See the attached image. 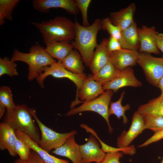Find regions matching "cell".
Masks as SVG:
<instances>
[{
    "instance_id": "obj_3",
    "label": "cell",
    "mask_w": 163,
    "mask_h": 163,
    "mask_svg": "<svg viewBox=\"0 0 163 163\" xmlns=\"http://www.w3.org/2000/svg\"><path fill=\"white\" fill-rule=\"evenodd\" d=\"M11 59L14 62L21 61L28 65L27 78L29 81L37 79L45 68L57 62L46 52L45 48L39 44L32 46L28 53L15 49Z\"/></svg>"
},
{
    "instance_id": "obj_21",
    "label": "cell",
    "mask_w": 163,
    "mask_h": 163,
    "mask_svg": "<svg viewBox=\"0 0 163 163\" xmlns=\"http://www.w3.org/2000/svg\"><path fill=\"white\" fill-rule=\"evenodd\" d=\"M73 47L70 42L61 41L46 45L45 50L52 58L61 62L73 49Z\"/></svg>"
},
{
    "instance_id": "obj_39",
    "label": "cell",
    "mask_w": 163,
    "mask_h": 163,
    "mask_svg": "<svg viewBox=\"0 0 163 163\" xmlns=\"http://www.w3.org/2000/svg\"><path fill=\"white\" fill-rule=\"evenodd\" d=\"M155 42L157 48L163 53V34H157L155 37Z\"/></svg>"
},
{
    "instance_id": "obj_36",
    "label": "cell",
    "mask_w": 163,
    "mask_h": 163,
    "mask_svg": "<svg viewBox=\"0 0 163 163\" xmlns=\"http://www.w3.org/2000/svg\"><path fill=\"white\" fill-rule=\"evenodd\" d=\"M81 127L84 128L87 132L90 133L94 136L100 142L101 145V149L105 153L108 152H112L113 150V147L109 146L103 142L98 137L96 133L94 130L88 127L87 125L82 124L80 125Z\"/></svg>"
},
{
    "instance_id": "obj_37",
    "label": "cell",
    "mask_w": 163,
    "mask_h": 163,
    "mask_svg": "<svg viewBox=\"0 0 163 163\" xmlns=\"http://www.w3.org/2000/svg\"><path fill=\"white\" fill-rule=\"evenodd\" d=\"M107 46L108 50L110 53L120 50L123 49L120 42L110 36L108 39Z\"/></svg>"
},
{
    "instance_id": "obj_2",
    "label": "cell",
    "mask_w": 163,
    "mask_h": 163,
    "mask_svg": "<svg viewBox=\"0 0 163 163\" xmlns=\"http://www.w3.org/2000/svg\"><path fill=\"white\" fill-rule=\"evenodd\" d=\"M75 35L73 40L70 42L78 50L85 65L89 67L94 53L98 46L97 37L98 32L103 29L102 21L96 19L88 27L80 25L76 21Z\"/></svg>"
},
{
    "instance_id": "obj_35",
    "label": "cell",
    "mask_w": 163,
    "mask_h": 163,
    "mask_svg": "<svg viewBox=\"0 0 163 163\" xmlns=\"http://www.w3.org/2000/svg\"><path fill=\"white\" fill-rule=\"evenodd\" d=\"M13 163H46L35 151L31 149L28 158L23 160L19 158L15 160Z\"/></svg>"
},
{
    "instance_id": "obj_14",
    "label": "cell",
    "mask_w": 163,
    "mask_h": 163,
    "mask_svg": "<svg viewBox=\"0 0 163 163\" xmlns=\"http://www.w3.org/2000/svg\"><path fill=\"white\" fill-rule=\"evenodd\" d=\"M139 43V53H160L155 42V37L158 33L154 27H148L145 25L138 28Z\"/></svg>"
},
{
    "instance_id": "obj_11",
    "label": "cell",
    "mask_w": 163,
    "mask_h": 163,
    "mask_svg": "<svg viewBox=\"0 0 163 163\" xmlns=\"http://www.w3.org/2000/svg\"><path fill=\"white\" fill-rule=\"evenodd\" d=\"M142 85V83L135 77L133 69L131 67H128L120 71L115 78L102 86L104 91L110 90L115 92L124 87H137Z\"/></svg>"
},
{
    "instance_id": "obj_42",
    "label": "cell",
    "mask_w": 163,
    "mask_h": 163,
    "mask_svg": "<svg viewBox=\"0 0 163 163\" xmlns=\"http://www.w3.org/2000/svg\"><path fill=\"white\" fill-rule=\"evenodd\" d=\"M161 163H163V158H162V160L161 161Z\"/></svg>"
},
{
    "instance_id": "obj_8",
    "label": "cell",
    "mask_w": 163,
    "mask_h": 163,
    "mask_svg": "<svg viewBox=\"0 0 163 163\" xmlns=\"http://www.w3.org/2000/svg\"><path fill=\"white\" fill-rule=\"evenodd\" d=\"M49 75L57 78H66L72 81L77 87L76 94L87 77L86 75H77L67 70L64 67L62 62L58 61L45 68L43 72L37 78V82L42 88H44V81Z\"/></svg>"
},
{
    "instance_id": "obj_18",
    "label": "cell",
    "mask_w": 163,
    "mask_h": 163,
    "mask_svg": "<svg viewBox=\"0 0 163 163\" xmlns=\"http://www.w3.org/2000/svg\"><path fill=\"white\" fill-rule=\"evenodd\" d=\"M136 9V5L133 3L118 11L110 13L109 18L111 22L121 31L129 27L134 21L133 16Z\"/></svg>"
},
{
    "instance_id": "obj_40",
    "label": "cell",
    "mask_w": 163,
    "mask_h": 163,
    "mask_svg": "<svg viewBox=\"0 0 163 163\" xmlns=\"http://www.w3.org/2000/svg\"><path fill=\"white\" fill-rule=\"evenodd\" d=\"M5 107L0 104V118L1 119L3 117L5 113Z\"/></svg>"
},
{
    "instance_id": "obj_25",
    "label": "cell",
    "mask_w": 163,
    "mask_h": 163,
    "mask_svg": "<svg viewBox=\"0 0 163 163\" xmlns=\"http://www.w3.org/2000/svg\"><path fill=\"white\" fill-rule=\"evenodd\" d=\"M125 94V91L122 92L118 100L115 102H110L108 114L109 116L112 114L115 115L118 119L122 117L123 123L126 124L128 122V119L125 115V113L126 111L130 109V106L129 104L124 106L122 105V102Z\"/></svg>"
},
{
    "instance_id": "obj_12",
    "label": "cell",
    "mask_w": 163,
    "mask_h": 163,
    "mask_svg": "<svg viewBox=\"0 0 163 163\" xmlns=\"http://www.w3.org/2000/svg\"><path fill=\"white\" fill-rule=\"evenodd\" d=\"M32 4L35 10L42 13H48L51 8H61L76 15L79 10L75 0H34Z\"/></svg>"
},
{
    "instance_id": "obj_6",
    "label": "cell",
    "mask_w": 163,
    "mask_h": 163,
    "mask_svg": "<svg viewBox=\"0 0 163 163\" xmlns=\"http://www.w3.org/2000/svg\"><path fill=\"white\" fill-rule=\"evenodd\" d=\"M30 111L41 132V137L38 144L42 148L49 153L63 145L69 137L77 133L75 130L63 133L56 132L46 126L40 120L34 109L30 108Z\"/></svg>"
},
{
    "instance_id": "obj_1",
    "label": "cell",
    "mask_w": 163,
    "mask_h": 163,
    "mask_svg": "<svg viewBox=\"0 0 163 163\" xmlns=\"http://www.w3.org/2000/svg\"><path fill=\"white\" fill-rule=\"evenodd\" d=\"M31 23L42 34L46 45L56 42H70L75 37V23L65 17L57 16L48 21Z\"/></svg>"
},
{
    "instance_id": "obj_31",
    "label": "cell",
    "mask_w": 163,
    "mask_h": 163,
    "mask_svg": "<svg viewBox=\"0 0 163 163\" xmlns=\"http://www.w3.org/2000/svg\"><path fill=\"white\" fill-rule=\"evenodd\" d=\"M0 104L5 107L7 110H13L16 105L13 100L10 88L8 86H3L0 88Z\"/></svg>"
},
{
    "instance_id": "obj_13",
    "label": "cell",
    "mask_w": 163,
    "mask_h": 163,
    "mask_svg": "<svg viewBox=\"0 0 163 163\" xmlns=\"http://www.w3.org/2000/svg\"><path fill=\"white\" fill-rule=\"evenodd\" d=\"M97 138L91 135L87 142L80 145V150L83 163H98L101 161L104 157L105 153L100 148V144Z\"/></svg>"
},
{
    "instance_id": "obj_16",
    "label": "cell",
    "mask_w": 163,
    "mask_h": 163,
    "mask_svg": "<svg viewBox=\"0 0 163 163\" xmlns=\"http://www.w3.org/2000/svg\"><path fill=\"white\" fill-rule=\"evenodd\" d=\"M108 39L104 38L94 52L89 67L93 75L110 60L111 53L108 48Z\"/></svg>"
},
{
    "instance_id": "obj_41",
    "label": "cell",
    "mask_w": 163,
    "mask_h": 163,
    "mask_svg": "<svg viewBox=\"0 0 163 163\" xmlns=\"http://www.w3.org/2000/svg\"><path fill=\"white\" fill-rule=\"evenodd\" d=\"M158 87L160 88L161 93H163V76L159 81Z\"/></svg>"
},
{
    "instance_id": "obj_32",
    "label": "cell",
    "mask_w": 163,
    "mask_h": 163,
    "mask_svg": "<svg viewBox=\"0 0 163 163\" xmlns=\"http://www.w3.org/2000/svg\"><path fill=\"white\" fill-rule=\"evenodd\" d=\"M15 148L16 152L21 159H27L29 156L31 149L23 141L17 137Z\"/></svg>"
},
{
    "instance_id": "obj_26",
    "label": "cell",
    "mask_w": 163,
    "mask_h": 163,
    "mask_svg": "<svg viewBox=\"0 0 163 163\" xmlns=\"http://www.w3.org/2000/svg\"><path fill=\"white\" fill-rule=\"evenodd\" d=\"M102 21L103 30L107 31L110 36L117 40L123 49L135 50L126 42L123 37L122 31L118 27L112 24L109 17L103 18Z\"/></svg>"
},
{
    "instance_id": "obj_17",
    "label": "cell",
    "mask_w": 163,
    "mask_h": 163,
    "mask_svg": "<svg viewBox=\"0 0 163 163\" xmlns=\"http://www.w3.org/2000/svg\"><path fill=\"white\" fill-rule=\"evenodd\" d=\"M75 135L69 137L63 145L53 150L52 153L66 157L72 163H83L80 145L76 142Z\"/></svg>"
},
{
    "instance_id": "obj_24",
    "label": "cell",
    "mask_w": 163,
    "mask_h": 163,
    "mask_svg": "<svg viewBox=\"0 0 163 163\" xmlns=\"http://www.w3.org/2000/svg\"><path fill=\"white\" fill-rule=\"evenodd\" d=\"M120 72L110 60L96 73L93 75L92 77L103 86L115 78Z\"/></svg>"
},
{
    "instance_id": "obj_27",
    "label": "cell",
    "mask_w": 163,
    "mask_h": 163,
    "mask_svg": "<svg viewBox=\"0 0 163 163\" xmlns=\"http://www.w3.org/2000/svg\"><path fill=\"white\" fill-rule=\"evenodd\" d=\"M19 0H0V25L5 23V19L10 21L12 20L13 12L18 4Z\"/></svg>"
},
{
    "instance_id": "obj_43",
    "label": "cell",
    "mask_w": 163,
    "mask_h": 163,
    "mask_svg": "<svg viewBox=\"0 0 163 163\" xmlns=\"http://www.w3.org/2000/svg\"><path fill=\"white\" fill-rule=\"evenodd\" d=\"M162 58H163V57H162Z\"/></svg>"
},
{
    "instance_id": "obj_30",
    "label": "cell",
    "mask_w": 163,
    "mask_h": 163,
    "mask_svg": "<svg viewBox=\"0 0 163 163\" xmlns=\"http://www.w3.org/2000/svg\"><path fill=\"white\" fill-rule=\"evenodd\" d=\"M143 117L145 129H149L154 133L163 130V117L148 115Z\"/></svg>"
},
{
    "instance_id": "obj_4",
    "label": "cell",
    "mask_w": 163,
    "mask_h": 163,
    "mask_svg": "<svg viewBox=\"0 0 163 163\" xmlns=\"http://www.w3.org/2000/svg\"><path fill=\"white\" fill-rule=\"evenodd\" d=\"M29 108L25 104H17L12 110H6L2 122L14 131L24 132L38 144L40 137Z\"/></svg>"
},
{
    "instance_id": "obj_38",
    "label": "cell",
    "mask_w": 163,
    "mask_h": 163,
    "mask_svg": "<svg viewBox=\"0 0 163 163\" xmlns=\"http://www.w3.org/2000/svg\"><path fill=\"white\" fill-rule=\"evenodd\" d=\"M162 139H163V130L155 133L151 137L143 143L139 145L138 147L142 148L145 147Z\"/></svg>"
},
{
    "instance_id": "obj_9",
    "label": "cell",
    "mask_w": 163,
    "mask_h": 163,
    "mask_svg": "<svg viewBox=\"0 0 163 163\" xmlns=\"http://www.w3.org/2000/svg\"><path fill=\"white\" fill-rule=\"evenodd\" d=\"M92 75L90 74L87 76L76 94L75 100L71 104V109L80 103L78 97L82 103L94 99L104 92L102 86L94 79Z\"/></svg>"
},
{
    "instance_id": "obj_10",
    "label": "cell",
    "mask_w": 163,
    "mask_h": 163,
    "mask_svg": "<svg viewBox=\"0 0 163 163\" xmlns=\"http://www.w3.org/2000/svg\"><path fill=\"white\" fill-rule=\"evenodd\" d=\"M145 129L143 116L137 111L133 114L130 126L127 131H123L117 138L118 148L129 146L133 140Z\"/></svg>"
},
{
    "instance_id": "obj_33",
    "label": "cell",
    "mask_w": 163,
    "mask_h": 163,
    "mask_svg": "<svg viewBox=\"0 0 163 163\" xmlns=\"http://www.w3.org/2000/svg\"><path fill=\"white\" fill-rule=\"evenodd\" d=\"M91 1V0H76L77 7L81 12L82 15L83 26H89L88 18V10Z\"/></svg>"
},
{
    "instance_id": "obj_15",
    "label": "cell",
    "mask_w": 163,
    "mask_h": 163,
    "mask_svg": "<svg viewBox=\"0 0 163 163\" xmlns=\"http://www.w3.org/2000/svg\"><path fill=\"white\" fill-rule=\"evenodd\" d=\"M139 53L137 50L123 49L111 53L110 61L120 71L137 64Z\"/></svg>"
},
{
    "instance_id": "obj_22",
    "label": "cell",
    "mask_w": 163,
    "mask_h": 163,
    "mask_svg": "<svg viewBox=\"0 0 163 163\" xmlns=\"http://www.w3.org/2000/svg\"><path fill=\"white\" fill-rule=\"evenodd\" d=\"M82 57L79 52L73 49L61 61L64 67L67 70L75 74L85 75V69Z\"/></svg>"
},
{
    "instance_id": "obj_20",
    "label": "cell",
    "mask_w": 163,
    "mask_h": 163,
    "mask_svg": "<svg viewBox=\"0 0 163 163\" xmlns=\"http://www.w3.org/2000/svg\"><path fill=\"white\" fill-rule=\"evenodd\" d=\"M17 137L14 131L9 125L3 122L0 123V149L7 150L10 155L15 157V145Z\"/></svg>"
},
{
    "instance_id": "obj_19",
    "label": "cell",
    "mask_w": 163,
    "mask_h": 163,
    "mask_svg": "<svg viewBox=\"0 0 163 163\" xmlns=\"http://www.w3.org/2000/svg\"><path fill=\"white\" fill-rule=\"evenodd\" d=\"M17 137L24 142L30 148L36 152L46 163H69L67 160L57 158L42 148L36 142L26 133L15 131Z\"/></svg>"
},
{
    "instance_id": "obj_29",
    "label": "cell",
    "mask_w": 163,
    "mask_h": 163,
    "mask_svg": "<svg viewBox=\"0 0 163 163\" xmlns=\"http://www.w3.org/2000/svg\"><path fill=\"white\" fill-rule=\"evenodd\" d=\"M17 65L7 57L0 58V76L7 75L11 77L18 75Z\"/></svg>"
},
{
    "instance_id": "obj_28",
    "label": "cell",
    "mask_w": 163,
    "mask_h": 163,
    "mask_svg": "<svg viewBox=\"0 0 163 163\" xmlns=\"http://www.w3.org/2000/svg\"><path fill=\"white\" fill-rule=\"evenodd\" d=\"M138 28L134 21L127 28L122 31L124 39L126 42L135 50L139 47Z\"/></svg>"
},
{
    "instance_id": "obj_34",
    "label": "cell",
    "mask_w": 163,
    "mask_h": 163,
    "mask_svg": "<svg viewBox=\"0 0 163 163\" xmlns=\"http://www.w3.org/2000/svg\"><path fill=\"white\" fill-rule=\"evenodd\" d=\"M123 155V153L121 152H108L106 153L103 160L98 163H120L119 159Z\"/></svg>"
},
{
    "instance_id": "obj_5",
    "label": "cell",
    "mask_w": 163,
    "mask_h": 163,
    "mask_svg": "<svg viewBox=\"0 0 163 163\" xmlns=\"http://www.w3.org/2000/svg\"><path fill=\"white\" fill-rule=\"evenodd\" d=\"M114 93L110 90H105L104 92L96 98L87 101L82 102L80 106L71 109L66 114L70 116L84 111H91L98 113L106 122L110 133H112L113 129L109 120L108 110L111 97Z\"/></svg>"
},
{
    "instance_id": "obj_7",
    "label": "cell",
    "mask_w": 163,
    "mask_h": 163,
    "mask_svg": "<svg viewBox=\"0 0 163 163\" xmlns=\"http://www.w3.org/2000/svg\"><path fill=\"white\" fill-rule=\"evenodd\" d=\"M137 63L143 69L148 82L154 86L158 87L163 76L162 57H156L149 53L139 52Z\"/></svg>"
},
{
    "instance_id": "obj_23",
    "label": "cell",
    "mask_w": 163,
    "mask_h": 163,
    "mask_svg": "<svg viewBox=\"0 0 163 163\" xmlns=\"http://www.w3.org/2000/svg\"><path fill=\"white\" fill-rule=\"evenodd\" d=\"M137 111L142 116L163 117V93L147 103L139 106Z\"/></svg>"
}]
</instances>
